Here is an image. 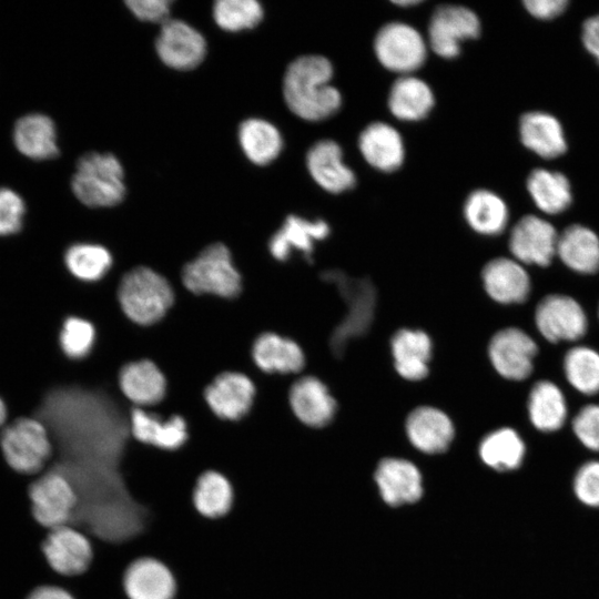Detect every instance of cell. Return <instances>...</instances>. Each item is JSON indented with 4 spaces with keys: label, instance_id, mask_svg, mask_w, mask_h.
I'll list each match as a JSON object with an SVG mask.
<instances>
[{
    "label": "cell",
    "instance_id": "cell-1",
    "mask_svg": "<svg viewBox=\"0 0 599 599\" xmlns=\"http://www.w3.org/2000/svg\"><path fill=\"white\" fill-rule=\"evenodd\" d=\"M333 67L322 55H303L287 67L283 95L288 109L307 121H322L342 105L339 91L331 84Z\"/></svg>",
    "mask_w": 599,
    "mask_h": 599
},
{
    "label": "cell",
    "instance_id": "cell-2",
    "mask_svg": "<svg viewBox=\"0 0 599 599\" xmlns=\"http://www.w3.org/2000/svg\"><path fill=\"white\" fill-rule=\"evenodd\" d=\"M120 309L132 323L154 325L165 317L174 304L171 283L149 266H136L123 275L118 287Z\"/></svg>",
    "mask_w": 599,
    "mask_h": 599
},
{
    "label": "cell",
    "instance_id": "cell-3",
    "mask_svg": "<svg viewBox=\"0 0 599 599\" xmlns=\"http://www.w3.org/2000/svg\"><path fill=\"white\" fill-rule=\"evenodd\" d=\"M71 190L82 204L91 209L115 206L126 192L123 166L111 153L88 152L77 162Z\"/></svg>",
    "mask_w": 599,
    "mask_h": 599
},
{
    "label": "cell",
    "instance_id": "cell-4",
    "mask_svg": "<svg viewBox=\"0 0 599 599\" xmlns=\"http://www.w3.org/2000/svg\"><path fill=\"white\" fill-rule=\"evenodd\" d=\"M322 277L337 287L347 306L346 315L329 341L334 355L343 356L348 343L366 334L370 327L376 308V288L366 277H352L337 270L326 271Z\"/></svg>",
    "mask_w": 599,
    "mask_h": 599
},
{
    "label": "cell",
    "instance_id": "cell-5",
    "mask_svg": "<svg viewBox=\"0 0 599 599\" xmlns=\"http://www.w3.org/2000/svg\"><path fill=\"white\" fill-rule=\"evenodd\" d=\"M183 286L194 295L233 298L242 291V275L223 243L204 247L187 262L181 273Z\"/></svg>",
    "mask_w": 599,
    "mask_h": 599
},
{
    "label": "cell",
    "instance_id": "cell-6",
    "mask_svg": "<svg viewBox=\"0 0 599 599\" xmlns=\"http://www.w3.org/2000/svg\"><path fill=\"white\" fill-rule=\"evenodd\" d=\"M0 450L11 469L26 476L43 473L53 454L49 432L32 417L17 418L2 428Z\"/></svg>",
    "mask_w": 599,
    "mask_h": 599
},
{
    "label": "cell",
    "instance_id": "cell-7",
    "mask_svg": "<svg viewBox=\"0 0 599 599\" xmlns=\"http://www.w3.org/2000/svg\"><path fill=\"white\" fill-rule=\"evenodd\" d=\"M28 497L34 521L45 530L73 524L80 498L75 485L63 470L49 469L35 476Z\"/></svg>",
    "mask_w": 599,
    "mask_h": 599
},
{
    "label": "cell",
    "instance_id": "cell-8",
    "mask_svg": "<svg viewBox=\"0 0 599 599\" xmlns=\"http://www.w3.org/2000/svg\"><path fill=\"white\" fill-rule=\"evenodd\" d=\"M40 550L48 569L59 578L84 575L94 557L92 539L74 524L47 530Z\"/></svg>",
    "mask_w": 599,
    "mask_h": 599
},
{
    "label": "cell",
    "instance_id": "cell-9",
    "mask_svg": "<svg viewBox=\"0 0 599 599\" xmlns=\"http://www.w3.org/2000/svg\"><path fill=\"white\" fill-rule=\"evenodd\" d=\"M378 61L393 72L405 75L417 70L426 59V43L420 33L403 22H390L380 28L374 41Z\"/></svg>",
    "mask_w": 599,
    "mask_h": 599
},
{
    "label": "cell",
    "instance_id": "cell-10",
    "mask_svg": "<svg viewBox=\"0 0 599 599\" xmlns=\"http://www.w3.org/2000/svg\"><path fill=\"white\" fill-rule=\"evenodd\" d=\"M535 323L544 338L551 343L578 341L588 328L581 305L562 294H549L538 303Z\"/></svg>",
    "mask_w": 599,
    "mask_h": 599
},
{
    "label": "cell",
    "instance_id": "cell-11",
    "mask_svg": "<svg viewBox=\"0 0 599 599\" xmlns=\"http://www.w3.org/2000/svg\"><path fill=\"white\" fill-rule=\"evenodd\" d=\"M480 33V21L470 9L457 4L438 7L429 21L428 40L433 51L445 59L459 54L460 42Z\"/></svg>",
    "mask_w": 599,
    "mask_h": 599
},
{
    "label": "cell",
    "instance_id": "cell-12",
    "mask_svg": "<svg viewBox=\"0 0 599 599\" xmlns=\"http://www.w3.org/2000/svg\"><path fill=\"white\" fill-rule=\"evenodd\" d=\"M160 60L171 69L187 71L205 58L206 40L194 27L180 19H169L161 24L155 40Z\"/></svg>",
    "mask_w": 599,
    "mask_h": 599
},
{
    "label": "cell",
    "instance_id": "cell-13",
    "mask_svg": "<svg viewBox=\"0 0 599 599\" xmlns=\"http://www.w3.org/2000/svg\"><path fill=\"white\" fill-rule=\"evenodd\" d=\"M255 393V385L246 374L225 370L209 383L203 396L207 407L219 419L234 423L251 410Z\"/></svg>",
    "mask_w": 599,
    "mask_h": 599
},
{
    "label": "cell",
    "instance_id": "cell-14",
    "mask_svg": "<svg viewBox=\"0 0 599 599\" xmlns=\"http://www.w3.org/2000/svg\"><path fill=\"white\" fill-rule=\"evenodd\" d=\"M537 353L535 341L517 327L498 331L488 344V356L494 368L510 380H524L530 376Z\"/></svg>",
    "mask_w": 599,
    "mask_h": 599
},
{
    "label": "cell",
    "instance_id": "cell-15",
    "mask_svg": "<svg viewBox=\"0 0 599 599\" xmlns=\"http://www.w3.org/2000/svg\"><path fill=\"white\" fill-rule=\"evenodd\" d=\"M558 235L548 221L525 215L510 232L509 251L521 264L547 267L556 256Z\"/></svg>",
    "mask_w": 599,
    "mask_h": 599
},
{
    "label": "cell",
    "instance_id": "cell-16",
    "mask_svg": "<svg viewBox=\"0 0 599 599\" xmlns=\"http://www.w3.org/2000/svg\"><path fill=\"white\" fill-rule=\"evenodd\" d=\"M129 433L136 443L163 451H176L190 438V428L184 417H161L139 407L131 412Z\"/></svg>",
    "mask_w": 599,
    "mask_h": 599
},
{
    "label": "cell",
    "instance_id": "cell-17",
    "mask_svg": "<svg viewBox=\"0 0 599 599\" xmlns=\"http://www.w3.org/2000/svg\"><path fill=\"white\" fill-rule=\"evenodd\" d=\"M123 588L129 599H175L176 580L162 561L143 557L125 570Z\"/></svg>",
    "mask_w": 599,
    "mask_h": 599
},
{
    "label": "cell",
    "instance_id": "cell-18",
    "mask_svg": "<svg viewBox=\"0 0 599 599\" xmlns=\"http://www.w3.org/2000/svg\"><path fill=\"white\" fill-rule=\"evenodd\" d=\"M481 278L487 294L500 304L524 303L530 294L529 274L515 258L489 261L483 268Z\"/></svg>",
    "mask_w": 599,
    "mask_h": 599
},
{
    "label": "cell",
    "instance_id": "cell-19",
    "mask_svg": "<svg viewBox=\"0 0 599 599\" xmlns=\"http://www.w3.org/2000/svg\"><path fill=\"white\" fill-rule=\"evenodd\" d=\"M290 406L294 415L305 425L324 427L336 413V402L326 385L314 376L297 379L290 388Z\"/></svg>",
    "mask_w": 599,
    "mask_h": 599
},
{
    "label": "cell",
    "instance_id": "cell-20",
    "mask_svg": "<svg viewBox=\"0 0 599 599\" xmlns=\"http://www.w3.org/2000/svg\"><path fill=\"white\" fill-rule=\"evenodd\" d=\"M118 382L122 394L139 408L156 405L165 397V375L158 364L146 358L126 363Z\"/></svg>",
    "mask_w": 599,
    "mask_h": 599
},
{
    "label": "cell",
    "instance_id": "cell-21",
    "mask_svg": "<svg viewBox=\"0 0 599 599\" xmlns=\"http://www.w3.org/2000/svg\"><path fill=\"white\" fill-rule=\"evenodd\" d=\"M306 165L313 180L327 192L341 193L355 185V174L344 164L342 149L333 140L313 144L306 154Z\"/></svg>",
    "mask_w": 599,
    "mask_h": 599
},
{
    "label": "cell",
    "instance_id": "cell-22",
    "mask_svg": "<svg viewBox=\"0 0 599 599\" xmlns=\"http://www.w3.org/2000/svg\"><path fill=\"white\" fill-rule=\"evenodd\" d=\"M405 427L410 443L426 454L445 451L454 437V425L448 415L432 406L413 409Z\"/></svg>",
    "mask_w": 599,
    "mask_h": 599
},
{
    "label": "cell",
    "instance_id": "cell-23",
    "mask_svg": "<svg viewBox=\"0 0 599 599\" xmlns=\"http://www.w3.org/2000/svg\"><path fill=\"white\" fill-rule=\"evenodd\" d=\"M328 234L329 226L323 220L308 221L290 215L271 236L268 250L281 262L286 261L294 251H300L305 258L311 260L315 242L326 238Z\"/></svg>",
    "mask_w": 599,
    "mask_h": 599
},
{
    "label": "cell",
    "instance_id": "cell-24",
    "mask_svg": "<svg viewBox=\"0 0 599 599\" xmlns=\"http://www.w3.org/2000/svg\"><path fill=\"white\" fill-rule=\"evenodd\" d=\"M12 139L18 152L28 159L43 161L59 154L57 128L47 114L34 112L19 118Z\"/></svg>",
    "mask_w": 599,
    "mask_h": 599
},
{
    "label": "cell",
    "instance_id": "cell-25",
    "mask_svg": "<svg viewBox=\"0 0 599 599\" xmlns=\"http://www.w3.org/2000/svg\"><path fill=\"white\" fill-rule=\"evenodd\" d=\"M390 349L395 369L403 378L416 382L428 375L433 344L425 332L398 329L392 337Z\"/></svg>",
    "mask_w": 599,
    "mask_h": 599
},
{
    "label": "cell",
    "instance_id": "cell-26",
    "mask_svg": "<svg viewBox=\"0 0 599 599\" xmlns=\"http://www.w3.org/2000/svg\"><path fill=\"white\" fill-rule=\"evenodd\" d=\"M375 479L383 499L392 506L414 502L423 494L419 470L405 459H383L377 466Z\"/></svg>",
    "mask_w": 599,
    "mask_h": 599
},
{
    "label": "cell",
    "instance_id": "cell-27",
    "mask_svg": "<svg viewBox=\"0 0 599 599\" xmlns=\"http://www.w3.org/2000/svg\"><path fill=\"white\" fill-rule=\"evenodd\" d=\"M254 364L263 372L291 374L300 372L305 365V355L293 339L273 332L258 335L252 345Z\"/></svg>",
    "mask_w": 599,
    "mask_h": 599
},
{
    "label": "cell",
    "instance_id": "cell-28",
    "mask_svg": "<svg viewBox=\"0 0 599 599\" xmlns=\"http://www.w3.org/2000/svg\"><path fill=\"white\" fill-rule=\"evenodd\" d=\"M521 143L544 159H556L567 151V141L560 122L542 111H530L519 121Z\"/></svg>",
    "mask_w": 599,
    "mask_h": 599
},
{
    "label": "cell",
    "instance_id": "cell-29",
    "mask_svg": "<svg viewBox=\"0 0 599 599\" xmlns=\"http://www.w3.org/2000/svg\"><path fill=\"white\" fill-rule=\"evenodd\" d=\"M358 146L364 159L373 167L384 172L397 170L405 158L400 134L384 122L367 125L359 135Z\"/></svg>",
    "mask_w": 599,
    "mask_h": 599
},
{
    "label": "cell",
    "instance_id": "cell-30",
    "mask_svg": "<svg viewBox=\"0 0 599 599\" xmlns=\"http://www.w3.org/2000/svg\"><path fill=\"white\" fill-rule=\"evenodd\" d=\"M556 256L573 272L595 274L599 271V236L585 225H569L558 235Z\"/></svg>",
    "mask_w": 599,
    "mask_h": 599
},
{
    "label": "cell",
    "instance_id": "cell-31",
    "mask_svg": "<svg viewBox=\"0 0 599 599\" xmlns=\"http://www.w3.org/2000/svg\"><path fill=\"white\" fill-rule=\"evenodd\" d=\"M434 105V94L429 85L413 75H403L392 85L388 95L390 112L403 121L424 119Z\"/></svg>",
    "mask_w": 599,
    "mask_h": 599
},
{
    "label": "cell",
    "instance_id": "cell-32",
    "mask_svg": "<svg viewBox=\"0 0 599 599\" xmlns=\"http://www.w3.org/2000/svg\"><path fill=\"white\" fill-rule=\"evenodd\" d=\"M567 403L561 389L550 380L537 382L528 396V414L535 428L544 433L561 428L567 418Z\"/></svg>",
    "mask_w": 599,
    "mask_h": 599
},
{
    "label": "cell",
    "instance_id": "cell-33",
    "mask_svg": "<svg viewBox=\"0 0 599 599\" xmlns=\"http://www.w3.org/2000/svg\"><path fill=\"white\" fill-rule=\"evenodd\" d=\"M240 146L245 156L256 165H266L274 161L283 148L278 129L271 122L250 118L237 130Z\"/></svg>",
    "mask_w": 599,
    "mask_h": 599
},
{
    "label": "cell",
    "instance_id": "cell-34",
    "mask_svg": "<svg viewBox=\"0 0 599 599\" xmlns=\"http://www.w3.org/2000/svg\"><path fill=\"white\" fill-rule=\"evenodd\" d=\"M464 216L475 232L491 236L506 229L509 211L505 201L496 193L476 190L465 201Z\"/></svg>",
    "mask_w": 599,
    "mask_h": 599
},
{
    "label": "cell",
    "instance_id": "cell-35",
    "mask_svg": "<svg viewBox=\"0 0 599 599\" xmlns=\"http://www.w3.org/2000/svg\"><path fill=\"white\" fill-rule=\"evenodd\" d=\"M527 190L536 206L546 214H559L572 202L567 176L547 169H535L527 177Z\"/></svg>",
    "mask_w": 599,
    "mask_h": 599
},
{
    "label": "cell",
    "instance_id": "cell-36",
    "mask_svg": "<svg viewBox=\"0 0 599 599\" xmlns=\"http://www.w3.org/2000/svg\"><path fill=\"white\" fill-rule=\"evenodd\" d=\"M234 504L231 481L220 471L206 470L197 479L193 491L196 511L207 519L225 517Z\"/></svg>",
    "mask_w": 599,
    "mask_h": 599
},
{
    "label": "cell",
    "instance_id": "cell-37",
    "mask_svg": "<svg viewBox=\"0 0 599 599\" xmlns=\"http://www.w3.org/2000/svg\"><path fill=\"white\" fill-rule=\"evenodd\" d=\"M526 447L512 428L502 427L487 434L479 445L481 460L496 470L517 469L525 457Z\"/></svg>",
    "mask_w": 599,
    "mask_h": 599
},
{
    "label": "cell",
    "instance_id": "cell-38",
    "mask_svg": "<svg viewBox=\"0 0 599 599\" xmlns=\"http://www.w3.org/2000/svg\"><path fill=\"white\" fill-rule=\"evenodd\" d=\"M69 273L82 282H95L105 276L113 264L111 252L103 245L77 243L63 256Z\"/></svg>",
    "mask_w": 599,
    "mask_h": 599
},
{
    "label": "cell",
    "instance_id": "cell-39",
    "mask_svg": "<svg viewBox=\"0 0 599 599\" xmlns=\"http://www.w3.org/2000/svg\"><path fill=\"white\" fill-rule=\"evenodd\" d=\"M569 384L585 395L599 393V353L588 346L570 348L564 358Z\"/></svg>",
    "mask_w": 599,
    "mask_h": 599
},
{
    "label": "cell",
    "instance_id": "cell-40",
    "mask_svg": "<svg viewBox=\"0 0 599 599\" xmlns=\"http://www.w3.org/2000/svg\"><path fill=\"white\" fill-rule=\"evenodd\" d=\"M212 13L215 23L229 32L253 29L264 16L263 7L256 0H219L213 4Z\"/></svg>",
    "mask_w": 599,
    "mask_h": 599
},
{
    "label": "cell",
    "instance_id": "cell-41",
    "mask_svg": "<svg viewBox=\"0 0 599 599\" xmlns=\"http://www.w3.org/2000/svg\"><path fill=\"white\" fill-rule=\"evenodd\" d=\"M97 338L95 327L80 316L67 317L59 333V345L71 359H81L90 354Z\"/></svg>",
    "mask_w": 599,
    "mask_h": 599
},
{
    "label": "cell",
    "instance_id": "cell-42",
    "mask_svg": "<svg viewBox=\"0 0 599 599\" xmlns=\"http://www.w3.org/2000/svg\"><path fill=\"white\" fill-rule=\"evenodd\" d=\"M26 214L23 199L12 189L0 187V236L21 231Z\"/></svg>",
    "mask_w": 599,
    "mask_h": 599
},
{
    "label": "cell",
    "instance_id": "cell-43",
    "mask_svg": "<svg viewBox=\"0 0 599 599\" xmlns=\"http://www.w3.org/2000/svg\"><path fill=\"white\" fill-rule=\"evenodd\" d=\"M573 491L582 504L599 507V460L587 461L577 470Z\"/></svg>",
    "mask_w": 599,
    "mask_h": 599
},
{
    "label": "cell",
    "instance_id": "cell-44",
    "mask_svg": "<svg viewBox=\"0 0 599 599\" xmlns=\"http://www.w3.org/2000/svg\"><path fill=\"white\" fill-rule=\"evenodd\" d=\"M572 430L583 446L599 451V404L583 406L572 420Z\"/></svg>",
    "mask_w": 599,
    "mask_h": 599
},
{
    "label": "cell",
    "instance_id": "cell-45",
    "mask_svg": "<svg viewBox=\"0 0 599 599\" xmlns=\"http://www.w3.org/2000/svg\"><path fill=\"white\" fill-rule=\"evenodd\" d=\"M125 4L136 19L162 24L170 19L172 1L128 0Z\"/></svg>",
    "mask_w": 599,
    "mask_h": 599
},
{
    "label": "cell",
    "instance_id": "cell-46",
    "mask_svg": "<svg viewBox=\"0 0 599 599\" xmlns=\"http://www.w3.org/2000/svg\"><path fill=\"white\" fill-rule=\"evenodd\" d=\"M526 10L540 20H551L559 17L568 6L567 0H526Z\"/></svg>",
    "mask_w": 599,
    "mask_h": 599
},
{
    "label": "cell",
    "instance_id": "cell-47",
    "mask_svg": "<svg viewBox=\"0 0 599 599\" xmlns=\"http://www.w3.org/2000/svg\"><path fill=\"white\" fill-rule=\"evenodd\" d=\"M581 40L586 50L599 63V14L590 17L583 22Z\"/></svg>",
    "mask_w": 599,
    "mask_h": 599
},
{
    "label": "cell",
    "instance_id": "cell-48",
    "mask_svg": "<svg viewBox=\"0 0 599 599\" xmlns=\"http://www.w3.org/2000/svg\"><path fill=\"white\" fill-rule=\"evenodd\" d=\"M26 599H75V597L62 585L48 581L34 587Z\"/></svg>",
    "mask_w": 599,
    "mask_h": 599
},
{
    "label": "cell",
    "instance_id": "cell-49",
    "mask_svg": "<svg viewBox=\"0 0 599 599\" xmlns=\"http://www.w3.org/2000/svg\"><path fill=\"white\" fill-rule=\"evenodd\" d=\"M7 420V407L2 398L0 397V432L6 426Z\"/></svg>",
    "mask_w": 599,
    "mask_h": 599
},
{
    "label": "cell",
    "instance_id": "cell-50",
    "mask_svg": "<svg viewBox=\"0 0 599 599\" xmlns=\"http://www.w3.org/2000/svg\"><path fill=\"white\" fill-rule=\"evenodd\" d=\"M393 2L397 6L408 7V6H414V4L419 3V0H397Z\"/></svg>",
    "mask_w": 599,
    "mask_h": 599
},
{
    "label": "cell",
    "instance_id": "cell-51",
    "mask_svg": "<svg viewBox=\"0 0 599 599\" xmlns=\"http://www.w3.org/2000/svg\"><path fill=\"white\" fill-rule=\"evenodd\" d=\"M598 316H599V307H598Z\"/></svg>",
    "mask_w": 599,
    "mask_h": 599
}]
</instances>
